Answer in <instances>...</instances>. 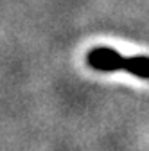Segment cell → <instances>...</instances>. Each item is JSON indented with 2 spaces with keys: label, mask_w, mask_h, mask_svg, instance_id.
<instances>
[{
  "label": "cell",
  "mask_w": 149,
  "mask_h": 151,
  "mask_svg": "<svg viewBox=\"0 0 149 151\" xmlns=\"http://www.w3.org/2000/svg\"><path fill=\"white\" fill-rule=\"evenodd\" d=\"M88 63L95 70H104V72L124 70L133 74L135 78L149 79V56L122 58L117 50L110 47H97L88 54Z\"/></svg>",
  "instance_id": "1"
}]
</instances>
